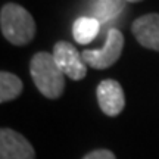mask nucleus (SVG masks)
I'll return each mask as SVG.
<instances>
[{
	"mask_svg": "<svg viewBox=\"0 0 159 159\" xmlns=\"http://www.w3.org/2000/svg\"><path fill=\"white\" fill-rule=\"evenodd\" d=\"M122 11L121 0H96L93 6V15L99 22H106L111 18H115Z\"/></svg>",
	"mask_w": 159,
	"mask_h": 159,
	"instance_id": "9d476101",
	"label": "nucleus"
},
{
	"mask_svg": "<svg viewBox=\"0 0 159 159\" xmlns=\"http://www.w3.org/2000/svg\"><path fill=\"white\" fill-rule=\"evenodd\" d=\"M122 50H124V35L119 30L111 28L108 30L102 49L96 50L87 49L81 52V55L87 66H91L94 69H106L118 61Z\"/></svg>",
	"mask_w": 159,
	"mask_h": 159,
	"instance_id": "7ed1b4c3",
	"label": "nucleus"
},
{
	"mask_svg": "<svg viewBox=\"0 0 159 159\" xmlns=\"http://www.w3.org/2000/svg\"><path fill=\"white\" fill-rule=\"evenodd\" d=\"M2 34L15 46L28 44L35 35V22L25 7L16 3H6L0 11Z\"/></svg>",
	"mask_w": 159,
	"mask_h": 159,
	"instance_id": "f03ea898",
	"label": "nucleus"
},
{
	"mask_svg": "<svg viewBox=\"0 0 159 159\" xmlns=\"http://www.w3.org/2000/svg\"><path fill=\"white\" fill-rule=\"evenodd\" d=\"M131 33L143 47L159 52V13H148L134 19Z\"/></svg>",
	"mask_w": 159,
	"mask_h": 159,
	"instance_id": "0eeeda50",
	"label": "nucleus"
},
{
	"mask_svg": "<svg viewBox=\"0 0 159 159\" xmlns=\"http://www.w3.org/2000/svg\"><path fill=\"white\" fill-rule=\"evenodd\" d=\"M97 103L108 116H118L125 108L124 90L116 80H103L96 90Z\"/></svg>",
	"mask_w": 159,
	"mask_h": 159,
	"instance_id": "423d86ee",
	"label": "nucleus"
},
{
	"mask_svg": "<svg viewBox=\"0 0 159 159\" xmlns=\"http://www.w3.org/2000/svg\"><path fill=\"white\" fill-rule=\"evenodd\" d=\"M125 2H130V3H137V2H142V0H125Z\"/></svg>",
	"mask_w": 159,
	"mask_h": 159,
	"instance_id": "f8f14e48",
	"label": "nucleus"
},
{
	"mask_svg": "<svg viewBox=\"0 0 159 159\" xmlns=\"http://www.w3.org/2000/svg\"><path fill=\"white\" fill-rule=\"evenodd\" d=\"M24 90V84L21 78H18L15 74L2 71L0 72V102L6 103L15 100Z\"/></svg>",
	"mask_w": 159,
	"mask_h": 159,
	"instance_id": "1a4fd4ad",
	"label": "nucleus"
},
{
	"mask_svg": "<svg viewBox=\"0 0 159 159\" xmlns=\"http://www.w3.org/2000/svg\"><path fill=\"white\" fill-rule=\"evenodd\" d=\"M30 74L37 90L47 99H57L65 90V74L59 69L52 53L39 52L31 57Z\"/></svg>",
	"mask_w": 159,
	"mask_h": 159,
	"instance_id": "f257e3e1",
	"label": "nucleus"
},
{
	"mask_svg": "<svg viewBox=\"0 0 159 159\" xmlns=\"http://www.w3.org/2000/svg\"><path fill=\"white\" fill-rule=\"evenodd\" d=\"M53 57L59 69L74 81L83 80L87 74V63L83 59V55L75 49L74 44L68 41H57L53 46Z\"/></svg>",
	"mask_w": 159,
	"mask_h": 159,
	"instance_id": "20e7f679",
	"label": "nucleus"
},
{
	"mask_svg": "<svg viewBox=\"0 0 159 159\" xmlns=\"http://www.w3.org/2000/svg\"><path fill=\"white\" fill-rule=\"evenodd\" d=\"M83 159H116V156L108 149H97V150L89 152Z\"/></svg>",
	"mask_w": 159,
	"mask_h": 159,
	"instance_id": "9b49d317",
	"label": "nucleus"
},
{
	"mask_svg": "<svg viewBox=\"0 0 159 159\" xmlns=\"http://www.w3.org/2000/svg\"><path fill=\"white\" fill-rule=\"evenodd\" d=\"M0 159H35V152L21 133L11 128H2Z\"/></svg>",
	"mask_w": 159,
	"mask_h": 159,
	"instance_id": "39448f33",
	"label": "nucleus"
},
{
	"mask_svg": "<svg viewBox=\"0 0 159 159\" xmlns=\"http://www.w3.org/2000/svg\"><path fill=\"white\" fill-rule=\"evenodd\" d=\"M100 22L94 16H80L72 25V37L78 44H89L96 39Z\"/></svg>",
	"mask_w": 159,
	"mask_h": 159,
	"instance_id": "6e6552de",
	"label": "nucleus"
}]
</instances>
